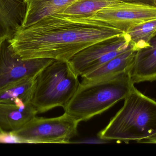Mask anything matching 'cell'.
<instances>
[{
    "instance_id": "obj_10",
    "label": "cell",
    "mask_w": 156,
    "mask_h": 156,
    "mask_svg": "<svg viewBox=\"0 0 156 156\" xmlns=\"http://www.w3.org/2000/svg\"><path fill=\"white\" fill-rule=\"evenodd\" d=\"M149 46L136 51L129 73L134 84L156 80V35Z\"/></svg>"
},
{
    "instance_id": "obj_9",
    "label": "cell",
    "mask_w": 156,
    "mask_h": 156,
    "mask_svg": "<svg viewBox=\"0 0 156 156\" xmlns=\"http://www.w3.org/2000/svg\"><path fill=\"white\" fill-rule=\"evenodd\" d=\"M25 12L24 0H0V45L22 27Z\"/></svg>"
},
{
    "instance_id": "obj_4",
    "label": "cell",
    "mask_w": 156,
    "mask_h": 156,
    "mask_svg": "<svg viewBox=\"0 0 156 156\" xmlns=\"http://www.w3.org/2000/svg\"><path fill=\"white\" fill-rule=\"evenodd\" d=\"M80 84L78 76L69 61L54 60L36 76L31 104L38 114L56 107L64 109Z\"/></svg>"
},
{
    "instance_id": "obj_2",
    "label": "cell",
    "mask_w": 156,
    "mask_h": 156,
    "mask_svg": "<svg viewBox=\"0 0 156 156\" xmlns=\"http://www.w3.org/2000/svg\"><path fill=\"white\" fill-rule=\"evenodd\" d=\"M103 140L128 143L156 137V101L135 87L124 99L123 106L99 132Z\"/></svg>"
},
{
    "instance_id": "obj_5",
    "label": "cell",
    "mask_w": 156,
    "mask_h": 156,
    "mask_svg": "<svg viewBox=\"0 0 156 156\" xmlns=\"http://www.w3.org/2000/svg\"><path fill=\"white\" fill-rule=\"evenodd\" d=\"M79 123L65 112L54 118L36 116L12 132L20 138L22 143H69L77 135Z\"/></svg>"
},
{
    "instance_id": "obj_8",
    "label": "cell",
    "mask_w": 156,
    "mask_h": 156,
    "mask_svg": "<svg viewBox=\"0 0 156 156\" xmlns=\"http://www.w3.org/2000/svg\"><path fill=\"white\" fill-rule=\"evenodd\" d=\"M54 60H23L13 50L6 40L0 45V89L23 78L34 77Z\"/></svg>"
},
{
    "instance_id": "obj_7",
    "label": "cell",
    "mask_w": 156,
    "mask_h": 156,
    "mask_svg": "<svg viewBox=\"0 0 156 156\" xmlns=\"http://www.w3.org/2000/svg\"><path fill=\"white\" fill-rule=\"evenodd\" d=\"M91 17L108 23L126 33L139 24L155 19L156 7L119 0Z\"/></svg>"
},
{
    "instance_id": "obj_15",
    "label": "cell",
    "mask_w": 156,
    "mask_h": 156,
    "mask_svg": "<svg viewBox=\"0 0 156 156\" xmlns=\"http://www.w3.org/2000/svg\"><path fill=\"white\" fill-rule=\"evenodd\" d=\"M119 0H76L59 13L65 16L74 17H91L102 9Z\"/></svg>"
},
{
    "instance_id": "obj_1",
    "label": "cell",
    "mask_w": 156,
    "mask_h": 156,
    "mask_svg": "<svg viewBox=\"0 0 156 156\" xmlns=\"http://www.w3.org/2000/svg\"><path fill=\"white\" fill-rule=\"evenodd\" d=\"M124 33L91 17L55 14L28 27H20L9 42L14 51L23 60L69 61L87 47Z\"/></svg>"
},
{
    "instance_id": "obj_6",
    "label": "cell",
    "mask_w": 156,
    "mask_h": 156,
    "mask_svg": "<svg viewBox=\"0 0 156 156\" xmlns=\"http://www.w3.org/2000/svg\"><path fill=\"white\" fill-rule=\"evenodd\" d=\"M130 38L125 33L87 47L69 61L79 77L92 71L115 57L132 49Z\"/></svg>"
},
{
    "instance_id": "obj_14",
    "label": "cell",
    "mask_w": 156,
    "mask_h": 156,
    "mask_svg": "<svg viewBox=\"0 0 156 156\" xmlns=\"http://www.w3.org/2000/svg\"><path fill=\"white\" fill-rule=\"evenodd\" d=\"M35 77L23 78L0 89V103L17 106L31 104Z\"/></svg>"
},
{
    "instance_id": "obj_3",
    "label": "cell",
    "mask_w": 156,
    "mask_h": 156,
    "mask_svg": "<svg viewBox=\"0 0 156 156\" xmlns=\"http://www.w3.org/2000/svg\"><path fill=\"white\" fill-rule=\"evenodd\" d=\"M129 71L98 80L82 81L64 108L65 112L80 122L109 110L135 88Z\"/></svg>"
},
{
    "instance_id": "obj_12",
    "label": "cell",
    "mask_w": 156,
    "mask_h": 156,
    "mask_svg": "<svg viewBox=\"0 0 156 156\" xmlns=\"http://www.w3.org/2000/svg\"><path fill=\"white\" fill-rule=\"evenodd\" d=\"M37 112L31 104L17 106L0 103V130L14 132L36 116Z\"/></svg>"
},
{
    "instance_id": "obj_17",
    "label": "cell",
    "mask_w": 156,
    "mask_h": 156,
    "mask_svg": "<svg viewBox=\"0 0 156 156\" xmlns=\"http://www.w3.org/2000/svg\"><path fill=\"white\" fill-rule=\"evenodd\" d=\"M0 143H22L19 137L12 132H0Z\"/></svg>"
},
{
    "instance_id": "obj_19",
    "label": "cell",
    "mask_w": 156,
    "mask_h": 156,
    "mask_svg": "<svg viewBox=\"0 0 156 156\" xmlns=\"http://www.w3.org/2000/svg\"><path fill=\"white\" fill-rule=\"evenodd\" d=\"M140 143H153L156 144V137L151 139H147V140H144L141 141Z\"/></svg>"
},
{
    "instance_id": "obj_20",
    "label": "cell",
    "mask_w": 156,
    "mask_h": 156,
    "mask_svg": "<svg viewBox=\"0 0 156 156\" xmlns=\"http://www.w3.org/2000/svg\"><path fill=\"white\" fill-rule=\"evenodd\" d=\"M0 132H2V131H1V130H0Z\"/></svg>"
},
{
    "instance_id": "obj_11",
    "label": "cell",
    "mask_w": 156,
    "mask_h": 156,
    "mask_svg": "<svg viewBox=\"0 0 156 156\" xmlns=\"http://www.w3.org/2000/svg\"><path fill=\"white\" fill-rule=\"evenodd\" d=\"M76 1L24 0L26 12L22 27H28L49 16L59 13Z\"/></svg>"
},
{
    "instance_id": "obj_13",
    "label": "cell",
    "mask_w": 156,
    "mask_h": 156,
    "mask_svg": "<svg viewBox=\"0 0 156 156\" xmlns=\"http://www.w3.org/2000/svg\"><path fill=\"white\" fill-rule=\"evenodd\" d=\"M136 51L130 49L83 76V82L94 81L130 71Z\"/></svg>"
},
{
    "instance_id": "obj_16",
    "label": "cell",
    "mask_w": 156,
    "mask_h": 156,
    "mask_svg": "<svg viewBox=\"0 0 156 156\" xmlns=\"http://www.w3.org/2000/svg\"><path fill=\"white\" fill-rule=\"evenodd\" d=\"M125 33L135 51L147 47L156 35V18L139 24Z\"/></svg>"
},
{
    "instance_id": "obj_18",
    "label": "cell",
    "mask_w": 156,
    "mask_h": 156,
    "mask_svg": "<svg viewBox=\"0 0 156 156\" xmlns=\"http://www.w3.org/2000/svg\"><path fill=\"white\" fill-rule=\"evenodd\" d=\"M126 2L137 3L142 4L148 5L156 7V0H122Z\"/></svg>"
}]
</instances>
